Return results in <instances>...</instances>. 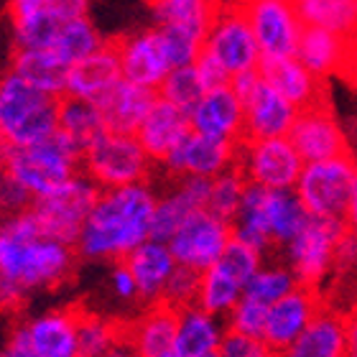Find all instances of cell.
I'll return each mask as SVG.
<instances>
[{
	"label": "cell",
	"mask_w": 357,
	"mask_h": 357,
	"mask_svg": "<svg viewBox=\"0 0 357 357\" xmlns=\"http://www.w3.org/2000/svg\"><path fill=\"white\" fill-rule=\"evenodd\" d=\"M115 49H118L120 67H123V79L158 92L166 75L172 72L161 29L151 26V29L126 33L115 41Z\"/></svg>",
	"instance_id": "cell-17"
},
{
	"label": "cell",
	"mask_w": 357,
	"mask_h": 357,
	"mask_svg": "<svg viewBox=\"0 0 357 357\" xmlns=\"http://www.w3.org/2000/svg\"><path fill=\"white\" fill-rule=\"evenodd\" d=\"M161 357H181V355H178L176 350H172V352H166V355H161Z\"/></svg>",
	"instance_id": "cell-58"
},
{
	"label": "cell",
	"mask_w": 357,
	"mask_h": 357,
	"mask_svg": "<svg viewBox=\"0 0 357 357\" xmlns=\"http://www.w3.org/2000/svg\"><path fill=\"white\" fill-rule=\"evenodd\" d=\"M209 197V178L202 176H181L174 181L169 192L158 194L156 209H153V222H151V238L169 240L174 232L199 209H207Z\"/></svg>",
	"instance_id": "cell-20"
},
{
	"label": "cell",
	"mask_w": 357,
	"mask_h": 357,
	"mask_svg": "<svg viewBox=\"0 0 357 357\" xmlns=\"http://www.w3.org/2000/svg\"><path fill=\"white\" fill-rule=\"evenodd\" d=\"M261 79H263V75H261V69H250V72H240V75H235L230 79V84H232V89L238 92V97L245 102L248 97L253 95V89L261 84Z\"/></svg>",
	"instance_id": "cell-50"
},
{
	"label": "cell",
	"mask_w": 357,
	"mask_h": 357,
	"mask_svg": "<svg viewBox=\"0 0 357 357\" xmlns=\"http://www.w3.org/2000/svg\"><path fill=\"white\" fill-rule=\"evenodd\" d=\"M161 38H164V49L172 69L194 64L204 49V38L184 29H161Z\"/></svg>",
	"instance_id": "cell-43"
},
{
	"label": "cell",
	"mask_w": 357,
	"mask_h": 357,
	"mask_svg": "<svg viewBox=\"0 0 357 357\" xmlns=\"http://www.w3.org/2000/svg\"><path fill=\"white\" fill-rule=\"evenodd\" d=\"M123 335H126V327H120L115 321L105 319L95 312H79L77 337H79V355L82 357H100L118 340H123Z\"/></svg>",
	"instance_id": "cell-39"
},
{
	"label": "cell",
	"mask_w": 357,
	"mask_h": 357,
	"mask_svg": "<svg viewBox=\"0 0 357 357\" xmlns=\"http://www.w3.org/2000/svg\"><path fill=\"white\" fill-rule=\"evenodd\" d=\"M61 18H75V15H84L89 8V0H49Z\"/></svg>",
	"instance_id": "cell-51"
},
{
	"label": "cell",
	"mask_w": 357,
	"mask_h": 357,
	"mask_svg": "<svg viewBox=\"0 0 357 357\" xmlns=\"http://www.w3.org/2000/svg\"><path fill=\"white\" fill-rule=\"evenodd\" d=\"M235 232L230 220H222L209 209H199L174 232L169 245L178 266L194 268L202 273L222 258Z\"/></svg>",
	"instance_id": "cell-14"
},
{
	"label": "cell",
	"mask_w": 357,
	"mask_h": 357,
	"mask_svg": "<svg viewBox=\"0 0 357 357\" xmlns=\"http://www.w3.org/2000/svg\"><path fill=\"white\" fill-rule=\"evenodd\" d=\"M6 169L33 197H44L82 172V151L61 130H56L44 141L8 151Z\"/></svg>",
	"instance_id": "cell-5"
},
{
	"label": "cell",
	"mask_w": 357,
	"mask_h": 357,
	"mask_svg": "<svg viewBox=\"0 0 357 357\" xmlns=\"http://www.w3.org/2000/svg\"><path fill=\"white\" fill-rule=\"evenodd\" d=\"M324 309L319 296V289L298 283L296 289L289 291L283 298L268 306V319H266V340L275 352H283L289 344H294L298 337L304 335L306 327L317 319V314Z\"/></svg>",
	"instance_id": "cell-18"
},
{
	"label": "cell",
	"mask_w": 357,
	"mask_h": 357,
	"mask_svg": "<svg viewBox=\"0 0 357 357\" xmlns=\"http://www.w3.org/2000/svg\"><path fill=\"white\" fill-rule=\"evenodd\" d=\"M8 174V169H6V158H0V181H3V176Z\"/></svg>",
	"instance_id": "cell-57"
},
{
	"label": "cell",
	"mask_w": 357,
	"mask_h": 357,
	"mask_svg": "<svg viewBox=\"0 0 357 357\" xmlns=\"http://www.w3.org/2000/svg\"><path fill=\"white\" fill-rule=\"evenodd\" d=\"M347 357H357V309L347 314Z\"/></svg>",
	"instance_id": "cell-54"
},
{
	"label": "cell",
	"mask_w": 357,
	"mask_h": 357,
	"mask_svg": "<svg viewBox=\"0 0 357 357\" xmlns=\"http://www.w3.org/2000/svg\"><path fill=\"white\" fill-rule=\"evenodd\" d=\"M10 29H13L15 49H44L54 46L59 36V10L49 0H10Z\"/></svg>",
	"instance_id": "cell-26"
},
{
	"label": "cell",
	"mask_w": 357,
	"mask_h": 357,
	"mask_svg": "<svg viewBox=\"0 0 357 357\" xmlns=\"http://www.w3.org/2000/svg\"><path fill=\"white\" fill-rule=\"evenodd\" d=\"M207 357H220V352H217V355H207Z\"/></svg>",
	"instance_id": "cell-62"
},
{
	"label": "cell",
	"mask_w": 357,
	"mask_h": 357,
	"mask_svg": "<svg viewBox=\"0 0 357 357\" xmlns=\"http://www.w3.org/2000/svg\"><path fill=\"white\" fill-rule=\"evenodd\" d=\"M77 319L79 312L75 309H49L23 321V327L41 357H82Z\"/></svg>",
	"instance_id": "cell-27"
},
{
	"label": "cell",
	"mask_w": 357,
	"mask_h": 357,
	"mask_svg": "<svg viewBox=\"0 0 357 357\" xmlns=\"http://www.w3.org/2000/svg\"><path fill=\"white\" fill-rule=\"evenodd\" d=\"M212 3H217V6H225V3H227V0H212Z\"/></svg>",
	"instance_id": "cell-59"
},
{
	"label": "cell",
	"mask_w": 357,
	"mask_h": 357,
	"mask_svg": "<svg viewBox=\"0 0 357 357\" xmlns=\"http://www.w3.org/2000/svg\"><path fill=\"white\" fill-rule=\"evenodd\" d=\"M0 357H41L31 342L29 332L23 324L13 327L8 332V337L3 340V347H0Z\"/></svg>",
	"instance_id": "cell-49"
},
{
	"label": "cell",
	"mask_w": 357,
	"mask_h": 357,
	"mask_svg": "<svg viewBox=\"0 0 357 357\" xmlns=\"http://www.w3.org/2000/svg\"><path fill=\"white\" fill-rule=\"evenodd\" d=\"M296 286H298L296 273H294L283 261L263 263V266L253 273V278L248 281L245 294L271 306V304H275L278 298L286 296L289 291L296 289Z\"/></svg>",
	"instance_id": "cell-40"
},
{
	"label": "cell",
	"mask_w": 357,
	"mask_h": 357,
	"mask_svg": "<svg viewBox=\"0 0 357 357\" xmlns=\"http://www.w3.org/2000/svg\"><path fill=\"white\" fill-rule=\"evenodd\" d=\"M278 357H347V317L324 306L304 335Z\"/></svg>",
	"instance_id": "cell-32"
},
{
	"label": "cell",
	"mask_w": 357,
	"mask_h": 357,
	"mask_svg": "<svg viewBox=\"0 0 357 357\" xmlns=\"http://www.w3.org/2000/svg\"><path fill=\"white\" fill-rule=\"evenodd\" d=\"M75 263L77 248L44 235L33 209L6 215L0 225V312H15L33 294L61 286Z\"/></svg>",
	"instance_id": "cell-1"
},
{
	"label": "cell",
	"mask_w": 357,
	"mask_h": 357,
	"mask_svg": "<svg viewBox=\"0 0 357 357\" xmlns=\"http://www.w3.org/2000/svg\"><path fill=\"white\" fill-rule=\"evenodd\" d=\"M110 289L115 294V298L126 301V304H133L141 298V291H138V283H135L133 271L128 268L126 261H118L110 271Z\"/></svg>",
	"instance_id": "cell-47"
},
{
	"label": "cell",
	"mask_w": 357,
	"mask_h": 357,
	"mask_svg": "<svg viewBox=\"0 0 357 357\" xmlns=\"http://www.w3.org/2000/svg\"><path fill=\"white\" fill-rule=\"evenodd\" d=\"M10 69L15 75H21L26 82H31L46 95L56 97V100L67 95L69 64L54 52L52 46H44V49H15Z\"/></svg>",
	"instance_id": "cell-33"
},
{
	"label": "cell",
	"mask_w": 357,
	"mask_h": 357,
	"mask_svg": "<svg viewBox=\"0 0 357 357\" xmlns=\"http://www.w3.org/2000/svg\"><path fill=\"white\" fill-rule=\"evenodd\" d=\"M309 212L294 189H266L248 184L245 199L232 220L235 238L261 248L263 253L281 250L309 222Z\"/></svg>",
	"instance_id": "cell-3"
},
{
	"label": "cell",
	"mask_w": 357,
	"mask_h": 357,
	"mask_svg": "<svg viewBox=\"0 0 357 357\" xmlns=\"http://www.w3.org/2000/svg\"><path fill=\"white\" fill-rule=\"evenodd\" d=\"M176 319L178 312L174 306L164 304V301L149 304V309L126 327L128 342L135 347L138 357L166 355L176 344Z\"/></svg>",
	"instance_id": "cell-31"
},
{
	"label": "cell",
	"mask_w": 357,
	"mask_h": 357,
	"mask_svg": "<svg viewBox=\"0 0 357 357\" xmlns=\"http://www.w3.org/2000/svg\"><path fill=\"white\" fill-rule=\"evenodd\" d=\"M194 67H197V72H199V77H202V82H204V87H207V89L222 87V84H227L232 79L230 72H227V69H225L222 64L212 56V54L204 52V49H202L199 59L194 61Z\"/></svg>",
	"instance_id": "cell-48"
},
{
	"label": "cell",
	"mask_w": 357,
	"mask_h": 357,
	"mask_svg": "<svg viewBox=\"0 0 357 357\" xmlns=\"http://www.w3.org/2000/svg\"><path fill=\"white\" fill-rule=\"evenodd\" d=\"M199 283H202L199 271L186 268V266H176L172 281L166 283V291H164V298H161V301L174 306L176 312L178 309H184V306L197 304V298H199Z\"/></svg>",
	"instance_id": "cell-44"
},
{
	"label": "cell",
	"mask_w": 357,
	"mask_h": 357,
	"mask_svg": "<svg viewBox=\"0 0 357 357\" xmlns=\"http://www.w3.org/2000/svg\"><path fill=\"white\" fill-rule=\"evenodd\" d=\"M153 26L158 29H184L207 38L220 6L212 0H146Z\"/></svg>",
	"instance_id": "cell-34"
},
{
	"label": "cell",
	"mask_w": 357,
	"mask_h": 357,
	"mask_svg": "<svg viewBox=\"0 0 357 357\" xmlns=\"http://www.w3.org/2000/svg\"><path fill=\"white\" fill-rule=\"evenodd\" d=\"M296 10L304 26H319L350 38L357 36L355 0H296Z\"/></svg>",
	"instance_id": "cell-36"
},
{
	"label": "cell",
	"mask_w": 357,
	"mask_h": 357,
	"mask_svg": "<svg viewBox=\"0 0 357 357\" xmlns=\"http://www.w3.org/2000/svg\"><path fill=\"white\" fill-rule=\"evenodd\" d=\"M304 164L306 161L289 135L245 138L240 143L238 166L250 184L266 189H294Z\"/></svg>",
	"instance_id": "cell-12"
},
{
	"label": "cell",
	"mask_w": 357,
	"mask_h": 357,
	"mask_svg": "<svg viewBox=\"0 0 357 357\" xmlns=\"http://www.w3.org/2000/svg\"><path fill=\"white\" fill-rule=\"evenodd\" d=\"M126 263L133 271L138 291H141V301L146 306L158 304L164 298L166 283L172 281L174 271L178 266L172 253V245L156 238H149L146 243H141L133 253L128 255Z\"/></svg>",
	"instance_id": "cell-25"
},
{
	"label": "cell",
	"mask_w": 357,
	"mask_h": 357,
	"mask_svg": "<svg viewBox=\"0 0 357 357\" xmlns=\"http://www.w3.org/2000/svg\"><path fill=\"white\" fill-rule=\"evenodd\" d=\"M352 271H355V273H357V261H355V266H352Z\"/></svg>",
	"instance_id": "cell-61"
},
{
	"label": "cell",
	"mask_w": 357,
	"mask_h": 357,
	"mask_svg": "<svg viewBox=\"0 0 357 357\" xmlns=\"http://www.w3.org/2000/svg\"><path fill=\"white\" fill-rule=\"evenodd\" d=\"M156 97H158L156 89L120 79L97 105L102 110L107 130H115V133H135L141 128L143 118L153 107Z\"/></svg>",
	"instance_id": "cell-30"
},
{
	"label": "cell",
	"mask_w": 357,
	"mask_h": 357,
	"mask_svg": "<svg viewBox=\"0 0 357 357\" xmlns=\"http://www.w3.org/2000/svg\"><path fill=\"white\" fill-rule=\"evenodd\" d=\"M3 220H6V212H3V209H0V225H3Z\"/></svg>",
	"instance_id": "cell-60"
},
{
	"label": "cell",
	"mask_w": 357,
	"mask_h": 357,
	"mask_svg": "<svg viewBox=\"0 0 357 357\" xmlns=\"http://www.w3.org/2000/svg\"><path fill=\"white\" fill-rule=\"evenodd\" d=\"M253 26L261 54L268 59L296 56L304 33V21L296 10V0H240Z\"/></svg>",
	"instance_id": "cell-13"
},
{
	"label": "cell",
	"mask_w": 357,
	"mask_h": 357,
	"mask_svg": "<svg viewBox=\"0 0 357 357\" xmlns=\"http://www.w3.org/2000/svg\"><path fill=\"white\" fill-rule=\"evenodd\" d=\"M59 130L84 153L89 143H95L107 130V126L97 102L64 95L59 97Z\"/></svg>",
	"instance_id": "cell-35"
},
{
	"label": "cell",
	"mask_w": 357,
	"mask_h": 357,
	"mask_svg": "<svg viewBox=\"0 0 357 357\" xmlns=\"http://www.w3.org/2000/svg\"><path fill=\"white\" fill-rule=\"evenodd\" d=\"M8 151H10V143L6 141V135L0 133V158H6V156H8Z\"/></svg>",
	"instance_id": "cell-56"
},
{
	"label": "cell",
	"mask_w": 357,
	"mask_h": 357,
	"mask_svg": "<svg viewBox=\"0 0 357 357\" xmlns=\"http://www.w3.org/2000/svg\"><path fill=\"white\" fill-rule=\"evenodd\" d=\"M120 79H123V67H120L118 49H115V41H107L102 49H97L95 54L69 67L67 95L100 102Z\"/></svg>",
	"instance_id": "cell-24"
},
{
	"label": "cell",
	"mask_w": 357,
	"mask_h": 357,
	"mask_svg": "<svg viewBox=\"0 0 357 357\" xmlns=\"http://www.w3.org/2000/svg\"><path fill=\"white\" fill-rule=\"evenodd\" d=\"M189 133H192L189 112L181 110L178 105L164 100L161 95L156 97V102L149 110V115L143 118L141 128L135 130L138 141L143 143V149L149 151V156L156 164H161Z\"/></svg>",
	"instance_id": "cell-22"
},
{
	"label": "cell",
	"mask_w": 357,
	"mask_h": 357,
	"mask_svg": "<svg viewBox=\"0 0 357 357\" xmlns=\"http://www.w3.org/2000/svg\"><path fill=\"white\" fill-rule=\"evenodd\" d=\"M156 161L149 156L135 133L105 130L82 153V172L100 189L149 181Z\"/></svg>",
	"instance_id": "cell-7"
},
{
	"label": "cell",
	"mask_w": 357,
	"mask_h": 357,
	"mask_svg": "<svg viewBox=\"0 0 357 357\" xmlns=\"http://www.w3.org/2000/svg\"><path fill=\"white\" fill-rule=\"evenodd\" d=\"M225 332H227L225 317H217L199 304L184 306V309H178L174 350L181 357L217 355L225 340Z\"/></svg>",
	"instance_id": "cell-29"
},
{
	"label": "cell",
	"mask_w": 357,
	"mask_h": 357,
	"mask_svg": "<svg viewBox=\"0 0 357 357\" xmlns=\"http://www.w3.org/2000/svg\"><path fill=\"white\" fill-rule=\"evenodd\" d=\"M204 52L212 54L230 72V77L261 67V46L240 0H227L220 6L204 38Z\"/></svg>",
	"instance_id": "cell-11"
},
{
	"label": "cell",
	"mask_w": 357,
	"mask_h": 357,
	"mask_svg": "<svg viewBox=\"0 0 357 357\" xmlns=\"http://www.w3.org/2000/svg\"><path fill=\"white\" fill-rule=\"evenodd\" d=\"M296 56L312 69L314 75L327 82L329 77L350 69L352 38L342 36L337 31L319 29V26H304Z\"/></svg>",
	"instance_id": "cell-28"
},
{
	"label": "cell",
	"mask_w": 357,
	"mask_h": 357,
	"mask_svg": "<svg viewBox=\"0 0 357 357\" xmlns=\"http://www.w3.org/2000/svg\"><path fill=\"white\" fill-rule=\"evenodd\" d=\"M266 255L268 253H263L261 248L250 245L240 238H232L222 258L212 263L207 271H202L197 304L217 317H227L232 306L245 296L248 281L266 263Z\"/></svg>",
	"instance_id": "cell-8"
},
{
	"label": "cell",
	"mask_w": 357,
	"mask_h": 357,
	"mask_svg": "<svg viewBox=\"0 0 357 357\" xmlns=\"http://www.w3.org/2000/svg\"><path fill=\"white\" fill-rule=\"evenodd\" d=\"M33 194L26 189V186L18 181L15 176L6 174L3 181H0V209L6 215H15V212H23V209L33 207Z\"/></svg>",
	"instance_id": "cell-46"
},
{
	"label": "cell",
	"mask_w": 357,
	"mask_h": 357,
	"mask_svg": "<svg viewBox=\"0 0 357 357\" xmlns=\"http://www.w3.org/2000/svg\"><path fill=\"white\" fill-rule=\"evenodd\" d=\"M105 44H107V41H105V36L100 33V29H97L95 23L89 21V15L84 13V15H75V18H67V21L61 23L59 36H56L52 49L72 67V64H77L79 59L95 54L97 49H102Z\"/></svg>",
	"instance_id": "cell-37"
},
{
	"label": "cell",
	"mask_w": 357,
	"mask_h": 357,
	"mask_svg": "<svg viewBox=\"0 0 357 357\" xmlns=\"http://www.w3.org/2000/svg\"><path fill=\"white\" fill-rule=\"evenodd\" d=\"M100 192L102 189L87 174L79 172L69 178V181L56 186L54 192L44 194V197H36L31 209L36 212L44 235H49L54 240H61V243H69V245H77L79 232H82Z\"/></svg>",
	"instance_id": "cell-10"
},
{
	"label": "cell",
	"mask_w": 357,
	"mask_h": 357,
	"mask_svg": "<svg viewBox=\"0 0 357 357\" xmlns=\"http://www.w3.org/2000/svg\"><path fill=\"white\" fill-rule=\"evenodd\" d=\"M238 153H240V143L222 141V138H212V135L192 130L158 166L172 178H181V176L215 178L217 174L238 166Z\"/></svg>",
	"instance_id": "cell-16"
},
{
	"label": "cell",
	"mask_w": 357,
	"mask_h": 357,
	"mask_svg": "<svg viewBox=\"0 0 357 357\" xmlns=\"http://www.w3.org/2000/svg\"><path fill=\"white\" fill-rule=\"evenodd\" d=\"M100 357H138V352H135V347L130 342H128V337L123 335V340H118V342L112 344L110 350L102 352Z\"/></svg>",
	"instance_id": "cell-53"
},
{
	"label": "cell",
	"mask_w": 357,
	"mask_h": 357,
	"mask_svg": "<svg viewBox=\"0 0 357 357\" xmlns=\"http://www.w3.org/2000/svg\"><path fill=\"white\" fill-rule=\"evenodd\" d=\"M245 138H278L289 135L296 123L298 107L273 84L261 79L245 102Z\"/></svg>",
	"instance_id": "cell-21"
},
{
	"label": "cell",
	"mask_w": 357,
	"mask_h": 357,
	"mask_svg": "<svg viewBox=\"0 0 357 357\" xmlns=\"http://www.w3.org/2000/svg\"><path fill=\"white\" fill-rule=\"evenodd\" d=\"M289 138L294 141V146H296V151L301 153L306 164L355 153L350 135L340 126V120L335 118V110L329 107L327 100L301 107Z\"/></svg>",
	"instance_id": "cell-15"
},
{
	"label": "cell",
	"mask_w": 357,
	"mask_h": 357,
	"mask_svg": "<svg viewBox=\"0 0 357 357\" xmlns=\"http://www.w3.org/2000/svg\"><path fill=\"white\" fill-rule=\"evenodd\" d=\"M350 72L357 75V36L352 38V59H350Z\"/></svg>",
	"instance_id": "cell-55"
},
{
	"label": "cell",
	"mask_w": 357,
	"mask_h": 357,
	"mask_svg": "<svg viewBox=\"0 0 357 357\" xmlns=\"http://www.w3.org/2000/svg\"><path fill=\"white\" fill-rule=\"evenodd\" d=\"M352 178H355V153L347 156L309 161L301 169L294 192L312 217L324 220H344L352 197Z\"/></svg>",
	"instance_id": "cell-9"
},
{
	"label": "cell",
	"mask_w": 357,
	"mask_h": 357,
	"mask_svg": "<svg viewBox=\"0 0 357 357\" xmlns=\"http://www.w3.org/2000/svg\"><path fill=\"white\" fill-rule=\"evenodd\" d=\"M266 319H268V304L258 301L253 296H243L238 304L232 306V312L225 317L227 321V329H235V332H243V335H253L263 337L266 332Z\"/></svg>",
	"instance_id": "cell-42"
},
{
	"label": "cell",
	"mask_w": 357,
	"mask_h": 357,
	"mask_svg": "<svg viewBox=\"0 0 357 357\" xmlns=\"http://www.w3.org/2000/svg\"><path fill=\"white\" fill-rule=\"evenodd\" d=\"M220 357H278V352L263 337L243 335V332L227 329L222 344H220Z\"/></svg>",
	"instance_id": "cell-45"
},
{
	"label": "cell",
	"mask_w": 357,
	"mask_h": 357,
	"mask_svg": "<svg viewBox=\"0 0 357 357\" xmlns=\"http://www.w3.org/2000/svg\"><path fill=\"white\" fill-rule=\"evenodd\" d=\"M192 130L222 141L243 143L245 141V105L232 89V84L207 89L202 100L189 112Z\"/></svg>",
	"instance_id": "cell-19"
},
{
	"label": "cell",
	"mask_w": 357,
	"mask_h": 357,
	"mask_svg": "<svg viewBox=\"0 0 357 357\" xmlns=\"http://www.w3.org/2000/svg\"><path fill=\"white\" fill-rule=\"evenodd\" d=\"M207 92L204 82H202L199 72L194 64H186V67H174L166 79L158 87V95L169 100V102L178 105L181 110L192 112V107L202 100V95Z\"/></svg>",
	"instance_id": "cell-41"
},
{
	"label": "cell",
	"mask_w": 357,
	"mask_h": 357,
	"mask_svg": "<svg viewBox=\"0 0 357 357\" xmlns=\"http://www.w3.org/2000/svg\"><path fill=\"white\" fill-rule=\"evenodd\" d=\"M347 232L344 220L309 217L296 238L281 248L283 263L296 273L298 283L321 289L340 271V248Z\"/></svg>",
	"instance_id": "cell-6"
},
{
	"label": "cell",
	"mask_w": 357,
	"mask_h": 357,
	"mask_svg": "<svg viewBox=\"0 0 357 357\" xmlns=\"http://www.w3.org/2000/svg\"><path fill=\"white\" fill-rule=\"evenodd\" d=\"M355 6H357V0H355Z\"/></svg>",
	"instance_id": "cell-63"
},
{
	"label": "cell",
	"mask_w": 357,
	"mask_h": 357,
	"mask_svg": "<svg viewBox=\"0 0 357 357\" xmlns=\"http://www.w3.org/2000/svg\"><path fill=\"white\" fill-rule=\"evenodd\" d=\"M156 199L158 194L149 181L102 189L79 232L77 253L87 261H126L151 238Z\"/></svg>",
	"instance_id": "cell-2"
},
{
	"label": "cell",
	"mask_w": 357,
	"mask_h": 357,
	"mask_svg": "<svg viewBox=\"0 0 357 357\" xmlns=\"http://www.w3.org/2000/svg\"><path fill=\"white\" fill-rule=\"evenodd\" d=\"M344 222H347V230L352 235H357V153H355V178H352V197H350V207H347V217H344Z\"/></svg>",
	"instance_id": "cell-52"
},
{
	"label": "cell",
	"mask_w": 357,
	"mask_h": 357,
	"mask_svg": "<svg viewBox=\"0 0 357 357\" xmlns=\"http://www.w3.org/2000/svg\"><path fill=\"white\" fill-rule=\"evenodd\" d=\"M261 75L268 84H273L283 97L301 107L324 102L327 100V82L317 77L298 56H278V59H261Z\"/></svg>",
	"instance_id": "cell-23"
},
{
	"label": "cell",
	"mask_w": 357,
	"mask_h": 357,
	"mask_svg": "<svg viewBox=\"0 0 357 357\" xmlns=\"http://www.w3.org/2000/svg\"><path fill=\"white\" fill-rule=\"evenodd\" d=\"M59 130V100L8 69L0 77V133L10 149L31 146Z\"/></svg>",
	"instance_id": "cell-4"
},
{
	"label": "cell",
	"mask_w": 357,
	"mask_h": 357,
	"mask_svg": "<svg viewBox=\"0 0 357 357\" xmlns=\"http://www.w3.org/2000/svg\"><path fill=\"white\" fill-rule=\"evenodd\" d=\"M248 181L245 174L240 172V166H232L227 172L217 174L215 178H209V197H207V209L215 212L217 217L222 220H235L243 207V199H245L248 192Z\"/></svg>",
	"instance_id": "cell-38"
}]
</instances>
